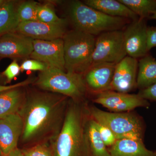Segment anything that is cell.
Returning a JSON list of instances; mask_svg holds the SVG:
<instances>
[{"label": "cell", "instance_id": "21", "mask_svg": "<svg viewBox=\"0 0 156 156\" xmlns=\"http://www.w3.org/2000/svg\"><path fill=\"white\" fill-rule=\"evenodd\" d=\"M18 6L14 1H5L0 7V36L16 31L20 23Z\"/></svg>", "mask_w": 156, "mask_h": 156}, {"label": "cell", "instance_id": "15", "mask_svg": "<svg viewBox=\"0 0 156 156\" xmlns=\"http://www.w3.org/2000/svg\"><path fill=\"white\" fill-rule=\"evenodd\" d=\"M15 32L33 40L45 41L62 38L66 33V26L48 24L38 20L20 22Z\"/></svg>", "mask_w": 156, "mask_h": 156}, {"label": "cell", "instance_id": "25", "mask_svg": "<svg viewBox=\"0 0 156 156\" xmlns=\"http://www.w3.org/2000/svg\"><path fill=\"white\" fill-rule=\"evenodd\" d=\"M93 121L95 127L97 128L101 139L107 147H109L113 145L117 139L112 132L105 126L99 124L94 120Z\"/></svg>", "mask_w": 156, "mask_h": 156}, {"label": "cell", "instance_id": "28", "mask_svg": "<svg viewBox=\"0 0 156 156\" xmlns=\"http://www.w3.org/2000/svg\"><path fill=\"white\" fill-rule=\"evenodd\" d=\"M20 72V66L16 60H14L3 72V75L5 77L7 81L10 83L13 79L19 75Z\"/></svg>", "mask_w": 156, "mask_h": 156}, {"label": "cell", "instance_id": "6", "mask_svg": "<svg viewBox=\"0 0 156 156\" xmlns=\"http://www.w3.org/2000/svg\"><path fill=\"white\" fill-rule=\"evenodd\" d=\"M88 110L89 117L109 128L117 140H143V123L134 113L107 112L95 106L90 107Z\"/></svg>", "mask_w": 156, "mask_h": 156}, {"label": "cell", "instance_id": "18", "mask_svg": "<svg viewBox=\"0 0 156 156\" xmlns=\"http://www.w3.org/2000/svg\"><path fill=\"white\" fill-rule=\"evenodd\" d=\"M23 88H16L0 93V119L18 113L26 96Z\"/></svg>", "mask_w": 156, "mask_h": 156}, {"label": "cell", "instance_id": "24", "mask_svg": "<svg viewBox=\"0 0 156 156\" xmlns=\"http://www.w3.org/2000/svg\"><path fill=\"white\" fill-rule=\"evenodd\" d=\"M38 21L50 24L66 26V20L60 18L53 9L46 5H38L37 9Z\"/></svg>", "mask_w": 156, "mask_h": 156}, {"label": "cell", "instance_id": "29", "mask_svg": "<svg viewBox=\"0 0 156 156\" xmlns=\"http://www.w3.org/2000/svg\"><path fill=\"white\" fill-rule=\"evenodd\" d=\"M138 94L146 100L156 101V83L147 88L141 89Z\"/></svg>", "mask_w": 156, "mask_h": 156}, {"label": "cell", "instance_id": "19", "mask_svg": "<svg viewBox=\"0 0 156 156\" xmlns=\"http://www.w3.org/2000/svg\"><path fill=\"white\" fill-rule=\"evenodd\" d=\"M85 140L89 156H110L108 149L90 117L85 124Z\"/></svg>", "mask_w": 156, "mask_h": 156}, {"label": "cell", "instance_id": "26", "mask_svg": "<svg viewBox=\"0 0 156 156\" xmlns=\"http://www.w3.org/2000/svg\"><path fill=\"white\" fill-rule=\"evenodd\" d=\"M21 151L25 156H53L52 151L44 144H37Z\"/></svg>", "mask_w": 156, "mask_h": 156}, {"label": "cell", "instance_id": "9", "mask_svg": "<svg viewBox=\"0 0 156 156\" xmlns=\"http://www.w3.org/2000/svg\"><path fill=\"white\" fill-rule=\"evenodd\" d=\"M33 47V50L30 56L31 58L43 62L48 67L66 71L62 38L50 41L34 40Z\"/></svg>", "mask_w": 156, "mask_h": 156}, {"label": "cell", "instance_id": "33", "mask_svg": "<svg viewBox=\"0 0 156 156\" xmlns=\"http://www.w3.org/2000/svg\"><path fill=\"white\" fill-rule=\"evenodd\" d=\"M149 18L151 19L156 20V12H154V13L149 17Z\"/></svg>", "mask_w": 156, "mask_h": 156}, {"label": "cell", "instance_id": "7", "mask_svg": "<svg viewBox=\"0 0 156 156\" xmlns=\"http://www.w3.org/2000/svg\"><path fill=\"white\" fill-rule=\"evenodd\" d=\"M127 55L123 31L106 32L96 39L92 65L102 62L117 64Z\"/></svg>", "mask_w": 156, "mask_h": 156}, {"label": "cell", "instance_id": "30", "mask_svg": "<svg viewBox=\"0 0 156 156\" xmlns=\"http://www.w3.org/2000/svg\"><path fill=\"white\" fill-rule=\"evenodd\" d=\"M147 44L148 52L152 48L156 47V27H147Z\"/></svg>", "mask_w": 156, "mask_h": 156}, {"label": "cell", "instance_id": "12", "mask_svg": "<svg viewBox=\"0 0 156 156\" xmlns=\"http://www.w3.org/2000/svg\"><path fill=\"white\" fill-rule=\"evenodd\" d=\"M23 130V122L18 113L0 119V150L3 156L17 148Z\"/></svg>", "mask_w": 156, "mask_h": 156}, {"label": "cell", "instance_id": "34", "mask_svg": "<svg viewBox=\"0 0 156 156\" xmlns=\"http://www.w3.org/2000/svg\"><path fill=\"white\" fill-rule=\"evenodd\" d=\"M5 1H3V0H0V7L2 6V5L4 3Z\"/></svg>", "mask_w": 156, "mask_h": 156}, {"label": "cell", "instance_id": "27", "mask_svg": "<svg viewBox=\"0 0 156 156\" xmlns=\"http://www.w3.org/2000/svg\"><path fill=\"white\" fill-rule=\"evenodd\" d=\"M20 66L21 71H40L42 72L49 67L45 63L32 58L23 61Z\"/></svg>", "mask_w": 156, "mask_h": 156}, {"label": "cell", "instance_id": "35", "mask_svg": "<svg viewBox=\"0 0 156 156\" xmlns=\"http://www.w3.org/2000/svg\"><path fill=\"white\" fill-rule=\"evenodd\" d=\"M2 152H1V150H0V156H2Z\"/></svg>", "mask_w": 156, "mask_h": 156}, {"label": "cell", "instance_id": "4", "mask_svg": "<svg viewBox=\"0 0 156 156\" xmlns=\"http://www.w3.org/2000/svg\"><path fill=\"white\" fill-rule=\"evenodd\" d=\"M62 39L66 71L83 75L92 65L95 36L75 29L66 32Z\"/></svg>", "mask_w": 156, "mask_h": 156}, {"label": "cell", "instance_id": "3", "mask_svg": "<svg viewBox=\"0 0 156 156\" xmlns=\"http://www.w3.org/2000/svg\"><path fill=\"white\" fill-rule=\"evenodd\" d=\"M69 9L70 17L75 29L94 36L120 30L129 22V20L106 15L80 1L73 2Z\"/></svg>", "mask_w": 156, "mask_h": 156}, {"label": "cell", "instance_id": "22", "mask_svg": "<svg viewBox=\"0 0 156 156\" xmlns=\"http://www.w3.org/2000/svg\"><path fill=\"white\" fill-rule=\"evenodd\" d=\"M140 18L146 19L156 12V0H119Z\"/></svg>", "mask_w": 156, "mask_h": 156}, {"label": "cell", "instance_id": "5", "mask_svg": "<svg viewBox=\"0 0 156 156\" xmlns=\"http://www.w3.org/2000/svg\"><path fill=\"white\" fill-rule=\"evenodd\" d=\"M35 84L46 92L64 95L77 101L83 99L87 90L83 75L55 68L49 67L40 72Z\"/></svg>", "mask_w": 156, "mask_h": 156}, {"label": "cell", "instance_id": "14", "mask_svg": "<svg viewBox=\"0 0 156 156\" xmlns=\"http://www.w3.org/2000/svg\"><path fill=\"white\" fill-rule=\"evenodd\" d=\"M116 64L102 62L92 65L83 75L87 88L97 94L107 91L112 80Z\"/></svg>", "mask_w": 156, "mask_h": 156}, {"label": "cell", "instance_id": "1", "mask_svg": "<svg viewBox=\"0 0 156 156\" xmlns=\"http://www.w3.org/2000/svg\"><path fill=\"white\" fill-rule=\"evenodd\" d=\"M68 97L48 92H34L26 95L18 112L23 122L21 139L24 143L53 140L63 124Z\"/></svg>", "mask_w": 156, "mask_h": 156}, {"label": "cell", "instance_id": "2", "mask_svg": "<svg viewBox=\"0 0 156 156\" xmlns=\"http://www.w3.org/2000/svg\"><path fill=\"white\" fill-rule=\"evenodd\" d=\"M79 102L71 99L68 103L61 129L53 140V156H89L83 110Z\"/></svg>", "mask_w": 156, "mask_h": 156}, {"label": "cell", "instance_id": "16", "mask_svg": "<svg viewBox=\"0 0 156 156\" xmlns=\"http://www.w3.org/2000/svg\"><path fill=\"white\" fill-rule=\"evenodd\" d=\"M108 149L110 156H156V152L147 149L143 140H117Z\"/></svg>", "mask_w": 156, "mask_h": 156}, {"label": "cell", "instance_id": "31", "mask_svg": "<svg viewBox=\"0 0 156 156\" xmlns=\"http://www.w3.org/2000/svg\"><path fill=\"white\" fill-rule=\"evenodd\" d=\"M33 79H28L22 82L14 84V85H9V86H0V93L8 90H11V89L26 87L33 83Z\"/></svg>", "mask_w": 156, "mask_h": 156}, {"label": "cell", "instance_id": "20", "mask_svg": "<svg viewBox=\"0 0 156 156\" xmlns=\"http://www.w3.org/2000/svg\"><path fill=\"white\" fill-rule=\"evenodd\" d=\"M138 73L136 87L145 89L156 83V60L150 55H147L138 62Z\"/></svg>", "mask_w": 156, "mask_h": 156}, {"label": "cell", "instance_id": "13", "mask_svg": "<svg viewBox=\"0 0 156 156\" xmlns=\"http://www.w3.org/2000/svg\"><path fill=\"white\" fill-rule=\"evenodd\" d=\"M33 39L16 32L0 36V57L24 58L30 56L33 50Z\"/></svg>", "mask_w": 156, "mask_h": 156}, {"label": "cell", "instance_id": "10", "mask_svg": "<svg viewBox=\"0 0 156 156\" xmlns=\"http://www.w3.org/2000/svg\"><path fill=\"white\" fill-rule=\"evenodd\" d=\"M146 20L139 17L132 20L123 31L126 53L132 58L137 59L147 55Z\"/></svg>", "mask_w": 156, "mask_h": 156}, {"label": "cell", "instance_id": "23", "mask_svg": "<svg viewBox=\"0 0 156 156\" xmlns=\"http://www.w3.org/2000/svg\"><path fill=\"white\" fill-rule=\"evenodd\" d=\"M39 4L34 1H27L18 5L17 14L20 22L38 21Z\"/></svg>", "mask_w": 156, "mask_h": 156}, {"label": "cell", "instance_id": "17", "mask_svg": "<svg viewBox=\"0 0 156 156\" xmlns=\"http://www.w3.org/2000/svg\"><path fill=\"white\" fill-rule=\"evenodd\" d=\"M87 5L112 17L135 20L139 17L119 1L115 0H86Z\"/></svg>", "mask_w": 156, "mask_h": 156}, {"label": "cell", "instance_id": "11", "mask_svg": "<svg viewBox=\"0 0 156 156\" xmlns=\"http://www.w3.org/2000/svg\"><path fill=\"white\" fill-rule=\"evenodd\" d=\"M137 59L126 56L116 64L111 84L107 91L128 93L136 87Z\"/></svg>", "mask_w": 156, "mask_h": 156}, {"label": "cell", "instance_id": "32", "mask_svg": "<svg viewBox=\"0 0 156 156\" xmlns=\"http://www.w3.org/2000/svg\"><path fill=\"white\" fill-rule=\"evenodd\" d=\"M6 156H25L22 152V151L17 148L11 151L8 155Z\"/></svg>", "mask_w": 156, "mask_h": 156}, {"label": "cell", "instance_id": "8", "mask_svg": "<svg viewBox=\"0 0 156 156\" xmlns=\"http://www.w3.org/2000/svg\"><path fill=\"white\" fill-rule=\"evenodd\" d=\"M93 101L113 112H130L136 108H147L150 105L147 100L138 94L113 91H106L98 93Z\"/></svg>", "mask_w": 156, "mask_h": 156}]
</instances>
